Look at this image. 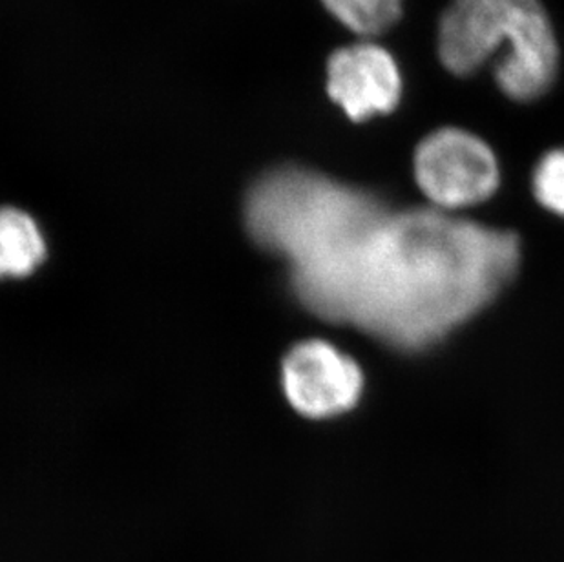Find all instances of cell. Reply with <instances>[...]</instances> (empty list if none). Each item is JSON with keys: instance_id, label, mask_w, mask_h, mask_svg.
Masks as SVG:
<instances>
[{"instance_id": "obj_4", "label": "cell", "mask_w": 564, "mask_h": 562, "mask_svg": "<svg viewBox=\"0 0 564 562\" xmlns=\"http://www.w3.org/2000/svg\"><path fill=\"white\" fill-rule=\"evenodd\" d=\"M362 388V371L357 361L324 339L296 345L283 361V389L289 402L311 419L349 411Z\"/></svg>"}, {"instance_id": "obj_7", "label": "cell", "mask_w": 564, "mask_h": 562, "mask_svg": "<svg viewBox=\"0 0 564 562\" xmlns=\"http://www.w3.org/2000/svg\"><path fill=\"white\" fill-rule=\"evenodd\" d=\"M324 4L351 32L375 37L400 21L404 0H324Z\"/></svg>"}, {"instance_id": "obj_1", "label": "cell", "mask_w": 564, "mask_h": 562, "mask_svg": "<svg viewBox=\"0 0 564 562\" xmlns=\"http://www.w3.org/2000/svg\"><path fill=\"white\" fill-rule=\"evenodd\" d=\"M247 228L288 261L311 313L416 349L485 307L519 266L505 230L438 210L391 213L368 192L304 169L263 175Z\"/></svg>"}, {"instance_id": "obj_2", "label": "cell", "mask_w": 564, "mask_h": 562, "mask_svg": "<svg viewBox=\"0 0 564 562\" xmlns=\"http://www.w3.org/2000/svg\"><path fill=\"white\" fill-rule=\"evenodd\" d=\"M501 48L497 86L530 102L554 85L560 46L541 0H452L438 24V57L455 75H471Z\"/></svg>"}, {"instance_id": "obj_5", "label": "cell", "mask_w": 564, "mask_h": 562, "mask_svg": "<svg viewBox=\"0 0 564 562\" xmlns=\"http://www.w3.org/2000/svg\"><path fill=\"white\" fill-rule=\"evenodd\" d=\"M327 91L352 121L391 114L402 97L399 64L378 44L346 46L327 63Z\"/></svg>"}, {"instance_id": "obj_8", "label": "cell", "mask_w": 564, "mask_h": 562, "mask_svg": "<svg viewBox=\"0 0 564 562\" xmlns=\"http://www.w3.org/2000/svg\"><path fill=\"white\" fill-rule=\"evenodd\" d=\"M533 194L544 208L564 216V149L552 150L539 161Z\"/></svg>"}, {"instance_id": "obj_6", "label": "cell", "mask_w": 564, "mask_h": 562, "mask_svg": "<svg viewBox=\"0 0 564 562\" xmlns=\"http://www.w3.org/2000/svg\"><path fill=\"white\" fill-rule=\"evenodd\" d=\"M46 255L37 224L19 208H0V278H24Z\"/></svg>"}, {"instance_id": "obj_3", "label": "cell", "mask_w": 564, "mask_h": 562, "mask_svg": "<svg viewBox=\"0 0 564 562\" xmlns=\"http://www.w3.org/2000/svg\"><path fill=\"white\" fill-rule=\"evenodd\" d=\"M415 180L435 207L455 210L491 197L499 165L482 139L460 128H441L416 149Z\"/></svg>"}]
</instances>
